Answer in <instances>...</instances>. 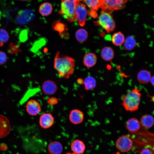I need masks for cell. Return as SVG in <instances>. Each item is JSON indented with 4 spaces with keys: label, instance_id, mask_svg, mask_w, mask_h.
I'll return each instance as SVG.
<instances>
[{
    "label": "cell",
    "instance_id": "11",
    "mask_svg": "<svg viewBox=\"0 0 154 154\" xmlns=\"http://www.w3.org/2000/svg\"><path fill=\"white\" fill-rule=\"evenodd\" d=\"M58 86L54 81L48 80L44 81L42 86V89L44 93L47 95L54 94L57 91Z\"/></svg>",
    "mask_w": 154,
    "mask_h": 154
},
{
    "label": "cell",
    "instance_id": "29",
    "mask_svg": "<svg viewBox=\"0 0 154 154\" xmlns=\"http://www.w3.org/2000/svg\"><path fill=\"white\" fill-rule=\"evenodd\" d=\"M7 60V56L6 53L3 51H0V65L5 64Z\"/></svg>",
    "mask_w": 154,
    "mask_h": 154
},
{
    "label": "cell",
    "instance_id": "30",
    "mask_svg": "<svg viewBox=\"0 0 154 154\" xmlns=\"http://www.w3.org/2000/svg\"><path fill=\"white\" fill-rule=\"evenodd\" d=\"M140 154H154V153L151 149L149 148H146L141 151Z\"/></svg>",
    "mask_w": 154,
    "mask_h": 154
},
{
    "label": "cell",
    "instance_id": "14",
    "mask_svg": "<svg viewBox=\"0 0 154 154\" xmlns=\"http://www.w3.org/2000/svg\"><path fill=\"white\" fill-rule=\"evenodd\" d=\"M10 129V127L8 119L5 116L0 115V137L7 135Z\"/></svg>",
    "mask_w": 154,
    "mask_h": 154
},
{
    "label": "cell",
    "instance_id": "7",
    "mask_svg": "<svg viewBox=\"0 0 154 154\" xmlns=\"http://www.w3.org/2000/svg\"><path fill=\"white\" fill-rule=\"evenodd\" d=\"M35 17L34 12L31 9H26L19 12L16 20L20 24L24 25L33 21Z\"/></svg>",
    "mask_w": 154,
    "mask_h": 154
},
{
    "label": "cell",
    "instance_id": "10",
    "mask_svg": "<svg viewBox=\"0 0 154 154\" xmlns=\"http://www.w3.org/2000/svg\"><path fill=\"white\" fill-rule=\"evenodd\" d=\"M54 122V118L50 114L46 113L42 114L40 117L39 123L42 128L46 129L52 127Z\"/></svg>",
    "mask_w": 154,
    "mask_h": 154
},
{
    "label": "cell",
    "instance_id": "22",
    "mask_svg": "<svg viewBox=\"0 0 154 154\" xmlns=\"http://www.w3.org/2000/svg\"><path fill=\"white\" fill-rule=\"evenodd\" d=\"M137 45L136 40L133 36H129L125 40L123 46L126 50H130L134 48Z\"/></svg>",
    "mask_w": 154,
    "mask_h": 154
},
{
    "label": "cell",
    "instance_id": "15",
    "mask_svg": "<svg viewBox=\"0 0 154 154\" xmlns=\"http://www.w3.org/2000/svg\"><path fill=\"white\" fill-rule=\"evenodd\" d=\"M70 147L73 152L76 154H82L86 148L84 143L78 139H75L71 142Z\"/></svg>",
    "mask_w": 154,
    "mask_h": 154
},
{
    "label": "cell",
    "instance_id": "31",
    "mask_svg": "<svg viewBox=\"0 0 154 154\" xmlns=\"http://www.w3.org/2000/svg\"><path fill=\"white\" fill-rule=\"evenodd\" d=\"M58 102L57 99L54 97H52L50 98L48 101V103L49 104L53 105L56 104Z\"/></svg>",
    "mask_w": 154,
    "mask_h": 154
},
{
    "label": "cell",
    "instance_id": "28",
    "mask_svg": "<svg viewBox=\"0 0 154 154\" xmlns=\"http://www.w3.org/2000/svg\"><path fill=\"white\" fill-rule=\"evenodd\" d=\"M9 38V35L5 29H0V46H3L4 44L7 42Z\"/></svg>",
    "mask_w": 154,
    "mask_h": 154
},
{
    "label": "cell",
    "instance_id": "17",
    "mask_svg": "<svg viewBox=\"0 0 154 154\" xmlns=\"http://www.w3.org/2000/svg\"><path fill=\"white\" fill-rule=\"evenodd\" d=\"M140 124V123L138 119L135 118H132L127 120L126 126L129 131L133 132L139 129Z\"/></svg>",
    "mask_w": 154,
    "mask_h": 154
},
{
    "label": "cell",
    "instance_id": "3",
    "mask_svg": "<svg viewBox=\"0 0 154 154\" xmlns=\"http://www.w3.org/2000/svg\"><path fill=\"white\" fill-rule=\"evenodd\" d=\"M82 0H61L58 13L68 21L72 23L76 21L75 14L76 7Z\"/></svg>",
    "mask_w": 154,
    "mask_h": 154
},
{
    "label": "cell",
    "instance_id": "33",
    "mask_svg": "<svg viewBox=\"0 0 154 154\" xmlns=\"http://www.w3.org/2000/svg\"><path fill=\"white\" fill-rule=\"evenodd\" d=\"M150 81L152 84L154 86V75L151 77Z\"/></svg>",
    "mask_w": 154,
    "mask_h": 154
},
{
    "label": "cell",
    "instance_id": "9",
    "mask_svg": "<svg viewBox=\"0 0 154 154\" xmlns=\"http://www.w3.org/2000/svg\"><path fill=\"white\" fill-rule=\"evenodd\" d=\"M41 110L39 103L34 99L29 100L26 105V110L27 113L31 116H35L39 114Z\"/></svg>",
    "mask_w": 154,
    "mask_h": 154
},
{
    "label": "cell",
    "instance_id": "35",
    "mask_svg": "<svg viewBox=\"0 0 154 154\" xmlns=\"http://www.w3.org/2000/svg\"><path fill=\"white\" fill-rule=\"evenodd\" d=\"M66 154H76L75 153L73 152V153H70V152H67Z\"/></svg>",
    "mask_w": 154,
    "mask_h": 154
},
{
    "label": "cell",
    "instance_id": "27",
    "mask_svg": "<svg viewBox=\"0 0 154 154\" xmlns=\"http://www.w3.org/2000/svg\"><path fill=\"white\" fill-rule=\"evenodd\" d=\"M88 33L85 29H79L76 32V39L80 42H83L85 41L88 38Z\"/></svg>",
    "mask_w": 154,
    "mask_h": 154
},
{
    "label": "cell",
    "instance_id": "19",
    "mask_svg": "<svg viewBox=\"0 0 154 154\" xmlns=\"http://www.w3.org/2000/svg\"><path fill=\"white\" fill-rule=\"evenodd\" d=\"M97 60V56L94 53H89L84 55L83 62L86 67H91L96 64Z\"/></svg>",
    "mask_w": 154,
    "mask_h": 154
},
{
    "label": "cell",
    "instance_id": "13",
    "mask_svg": "<svg viewBox=\"0 0 154 154\" xmlns=\"http://www.w3.org/2000/svg\"><path fill=\"white\" fill-rule=\"evenodd\" d=\"M84 117L83 112L77 109H74L71 110L69 116L70 121L75 125L81 123L83 121Z\"/></svg>",
    "mask_w": 154,
    "mask_h": 154
},
{
    "label": "cell",
    "instance_id": "20",
    "mask_svg": "<svg viewBox=\"0 0 154 154\" xmlns=\"http://www.w3.org/2000/svg\"><path fill=\"white\" fill-rule=\"evenodd\" d=\"M140 123L143 127L146 128H150L154 124V117L150 115H144L141 117Z\"/></svg>",
    "mask_w": 154,
    "mask_h": 154
},
{
    "label": "cell",
    "instance_id": "24",
    "mask_svg": "<svg viewBox=\"0 0 154 154\" xmlns=\"http://www.w3.org/2000/svg\"><path fill=\"white\" fill-rule=\"evenodd\" d=\"M52 5L49 3L45 2L42 4L40 6L39 11L42 16H47L52 12Z\"/></svg>",
    "mask_w": 154,
    "mask_h": 154
},
{
    "label": "cell",
    "instance_id": "1",
    "mask_svg": "<svg viewBox=\"0 0 154 154\" xmlns=\"http://www.w3.org/2000/svg\"><path fill=\"white\" fill-rule=\"evenodd\" d=\"M54 67L60 76L68 79L74 72L75 64L72 58L61 55L58 52L54 58Z\"/></svg>",
    "mask_w": 154,
    "mask_h": 154
},
{
    "label": "cell",
    "instance_id": "26",
    "mask_svg": "<svg viewBox=\"0 0 154 154\" xmlns=\"http://www.w3.org/2000/svg\"><path fill=\"white\" fill-rule=\"evenodd\" d=\"M86 5L92 10H97L101 8L102 5V0H83Z\"/></svg>",
    "mask_w": 154,
    "mask_h": 154
},
{
    "label": "cell",
    "instance_id": "16",
    "mask_svg": "<svg viewBox=\"0 0 154 154\" xmlns=\"http://www.w3.org/2000/svg\"><path fill=\"white\" fill-rule=\"evenodd\" d=\"M48 149L51 154H60L62 152L63 149L61 143L57 141L50 143L48 145Z\"/></svg>",
    "mask_w": 154,
    "mask_h": 154
},
{
    "label": "cell",
    "instance_id": "18",
    "mask_svg": "<svg viewBox=\"0 0 154 154\" xmlns=\"http://www.w3.org/2000/svg\"><path fill=\"white\" fill-rule=\"evenodd\" d=\"M151 77L150 73L146 70H140L138 73L137 76L139 82L142 84H146L149 82Z\"/></svg>",
    "mask_w": 154,
    "mask_h": 154
},
{
    "label": "cell",
    "instance_id": "4",
    "mask_svg": "<svg viewBox=\"0 0 154 154\" xmlns=\"http://www.w3.org/2000/svg\"><path fill=\"white\" fill-rule=\"evenodd\" d=\"M98 23L108 33L113 31L115 28V23L112 14L107 11H102L98 18Z\"/></svg>",
    "mask_w": 154,
    "mask_h": 154
},
{
    "label": "cell",
    "instance_id": "23",
    "mask_svg": "<svg viewBox=\"0 0 154 154\" xmlns=\"http://www.w3.org/2000/svg\"><path fill=\"white\" fill-rule=\"evenodd\" d=\"M83 84L86 90H91L96 87V81L94 77L89 76H87L85 78L84 80Z\"/></svg>",
    "mask_w": 154,
    "mask_h": 154
},
{
    "label": "cell",
    "instance_id": "6",
    "mask_svg": "<svg viewBox=\"0 0 154 154\" xmlns=\"http://www.w3.org/2000/svg\"><path fill=\"white\" fill-rule=\"evenodd\" d=\"M116 145L117 149L122 153L129 151L132 149L133 142L131 139L127 135H123L120 136L116 140Z\"/></svg>",
    "mask_w": 154,
    "mask_h": 154
},
{
    "label": "cell",
    "instance_id": "12",
    "mask_svg": "<svg viewBox=\"0 0 154 154\" xmlns=\"http://www.w3.org/2000/svg\"><path fill=\"white\" fill-rule=\"evenodd\" d=\"M52 28L58 32L62 38H67L69 37L68 34L66 32L68 30L67 25L59 21H55L52 25Z\"/></svg>",
    "mask_w": 154,
    "mask_h": 154
},
{
    "label": "cell",
    "instance_id": "34",
    "mask_svg": "<svg viewBox=\"0 0 154 154\" xmlns=\"http://www.w3.org/2000/svg\"><path fill=\"white\" fill-rule=\"evenodd\" d=\"M148 96L151 98V101H152L154 102V96H150L149 95H148Z\"/></svg>",
    "mask_w": 154,
    "mask_h": 154
},
{
    "label": "cell",
    "instance_id": "21",
    "mask_svg": "<svg viewBox=\"0 0 154 154\" xmlns=\"http://www.w3.org/2000/svg\"><path fill=\"white\" fill-rule=\"evenodd\" d=\"M101 56L104 60L107 61H110L114 58V51L110 47H104L101 50Z\"/></svg>",
    "mask_w": 154,
    "mask_h": 154
},
{
    "label": "cell",
    "instance_id": "32",
    "mask_svg": "<svg viewBox=\"0 0 154 154\" xmlns=\"http://www.w3.org/2000/svg\"><path fill=\"white\" fill-rule=\"evenodd\" d=\"M77 83L80 84H83L84 80L82 78H79L77 79Z\"/></svg>",
    "mask_w": 154,
    "mask_h": 154
},
{
    "label": "cell",
    "instance_id": "36",
    "mask_svg": "<svg viewBox=\"0 0 154 154\" xmlns=\"http://www.w3.org/2000/svg\"><path fill=\"white\" fill-rule=\"evenodd\" d=\"M20 1H27L28 0H19Z\"/></svg>",
    "mask_w": 154,
    "mask_h": 154
},
{
    "label": "cell",
    "instance_id": "8",
    "mask_svg": "<svg viewBox=\"0 0 154 154\" xmlns=\"http://www.w3.org/2000/svg\"><path fill=\"white\" fill-rule=\"evenodd\" d=\"M88 14L85 5L81 3H79L77 5L75 11L76 20L79 25L83 26L85 25Z\"/></svg>",
    "mask_w": 154,
    "mask_h": 154
},
{
    "label": "cell",
    "instance_id": "5",
    "mask_svg": "<svg viewBox=\"0 0 154 154\" xmlns=\"http://www.w3.org/2000/svg\"><path fill=\"white\" fill-rule=\"evenodd\" d=\"M127 0H102L103 10H116L124 8Z\"/></svg>",
    "mask_w": 154,
    "mask_h": 154
},
{
    "label": "cell",
    "instance_id": "2",
    "mask_svg": "<svg viewBox=\"0 0 154 154\" xmlns=\"http://www.w3.org/2000/svg\"><path fill=\"white\" fill-rule=\"evenodd\" d=\"M141 94L139 89L134 88L123 96L122 104L127 111L133 112L138 110Z\"/></svg>",
    "mask_w": 154,
    "mask_h": 154
},
{
    "label": "cell",
    "instance_id": "25",
    "mask_svg": "<svg viewBox=\"0 0 154 154\" xmlns=\"http://www.w3.org/2000/svg\"><path fill=\"white\" fill-rule=\"evenodd\" d=\"M125 38L124 35L120 32L114 34L111 40L113 43L116 46H120L123 44Z\"/></svg>",
    "mask_w": 154,
    "mask_h": 154
}]
</instances>
